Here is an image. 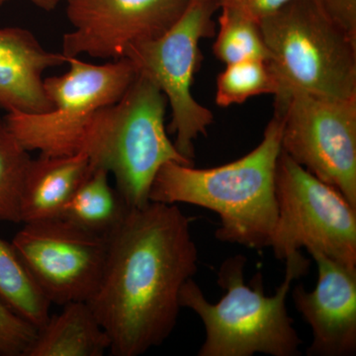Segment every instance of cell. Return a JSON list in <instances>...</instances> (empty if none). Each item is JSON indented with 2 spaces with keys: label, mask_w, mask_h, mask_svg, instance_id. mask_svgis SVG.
Masks as SVG:
<instances>
[{
  "label": "cell",
  "mask_w": 356,
  "mask_h": 356,
  "mask_svg": "<svg viewBox=\"0 0 356 356\" xmlns=\"http://www.w3.org/2000/svg\"><path fill=\"white\" fill-rule=\"evenodd\" d=\"M99 284L88 305L116 356H139L163 344L177 323L180 291L197 271L191 220L177 204L131 208L108 236Z\"/></svg>",
  "instance_id": "1"
},
{
  "label": "cell",
  "mask_w": 356,
  "mask_h": 356,
  "mask_svg": "<svg viewBox=\"0 0 356 356\" xmlns=\"http://www.w3.org/2000/svg\"><path fill=\"white\" fill-rule=\"evenodd\" d=\"M281 135L282 117L274 111L261 144L243 158L203 170L166 163L154 177L149 201L213 211L221 220L218 240L254 250L269 247L278 216L275 170Z\"/></svg>",
  "instance_id": "2"
},
{
  "label": "cell",
  "mask_w": 356,
  "mask_h": 356,
  "mask_svg": "<svg viewBox=\"0 0 356 356\" xmlns=\"http://www.w3.org/2000/svg\"><path fill=\"white\" fill-rule=\"evenodd\" d=\"M245 255L222 262L217 283L226 291L218 303H210L197 283L189 280L180 291V306L197 314L205 327L199 356H271L301 355V339L288 315L286 300L293 281L308 273L310 261L301 252L285 259L282 284L273 296L264 293L261 273L245 283Z\"/></svg>",
  "instance_id": "3"
},
{
  "label": "cell",
  "mask_w": 356,
  "mask_h": 356,
  "mask_svg": "<svg viewBox=\"0 0 356 356\" xmlns=\"http://www.w3.org/2000/svg\"><path fill=\"white\" fill-rule=\"evenodd\" d=\"M166 100L156 83L138 74L119 102L93 114L77 134L72 154H84L95 168L113 175L130 208L149 202L159 168L175 161L193 165L168 138Z\"/></svg>",
  "instance_id": "4"
},
{
  "label": "cell",
  "mask_w": 356,
  "mask_h": 356,
  "mask_svg": "<svg viewBox=\"0 0 356 356\" xmlns=\"http://www.w3.org/2000/svg\"><path fill=\"white\" fill-rule=\"evenodd\" d=\"M259 26L280 84L275 100L294 91L356 97V38L332 20L317 0H293Z\"/></svg>",
  "instance_id": "5"
},
{
  "label": "cell",
  "mask_w": 356,
  "mask_h": 356,
  "mask_svg": "<svg viewBox=\"0 0 356 356\" xmlns=\"http://www.w3.org/2000/svg\"><path fill=\"white\" fill-rule=\"evenodd\" d=\"M278 216L269 248L276 259L306 248L356 268V209L281 149L275 170Z\"/></svg>",
  "instance_id": "6"
},
{
  "label": "cell",
  "mask_w": 356,
  "mask_h": 356,
  "mask_svg": "<svg viewBox=\"0 0 356 356\" xmlns=\"http://www.w3.org/2000/svg\"><path fill=\"white\" fill-rule=\"evenodd\" d=\"M218 9L217 0H189L181 17L170 30L158 38L133 44L125 56L138 74L151 79L163 91L172 108L173 144L192 163L194 142L206 135L214 120L212 112L196 102L191 86L202 60L199 42L214 36L213 16Z\"/></svg>",
  "instance_id": "7"
},
{
  "label": "cell",
  "mask_w": 356,
  "mask_h": 356,
  "mask_svg": "<svg viewBox=\"0 0 356 356\" xmlns=\"http://www.w3.org/2000/svg\"><path fill=\"white\" fill-rule=\"evenodd\" d=\"M69 70L46 77L44 91L51 111L41 114L6 113L10 130L28 152L70 156L72 140L84 123L121 99L138 72L127 58L103 65L67 58Z\"/></svg>",
  "instance_id": "8"
},
{
  "label": "cell",
  "mask_w": 356,
  "mask_h": 356,
  "mask_svg": "<svg viewBox=\"0 0 356 356\" xmlns=\"http://www.w3.org/2000/svg\"><path fill=\"white\" fill-rule=\"evenodd\" d=\"M274 111L282 117L281 149L356 209V97L294 91Z\"/></svg>",
  "instance_id": "9"
},
{
  "label": "cell",
  "mask_w": 356,
  "mask_h": 356,
  "mask_svg": "<svg viewBox=\"0 0 356 356\" xmlns=\"http://www.w3.org/2000/svg\"><path fill=\"white\" fill-rule=\"evenodd\" d=\"M24 224L13 243L49 301H88L102 278L108 236L63 217Z\"/></svg>",
  "instance_id": "10"
},
{
  "label": "cell",
  "mask_w": 356,
  "mask_h": 356,
  "mask_svg": "<svg viewBox=\"0 0 356 356\" xmlns=\"http://www.w3.org/2000/svg\"><path fill=\"white\" fill-rule=\"evenodd\" d=\"M72 31L63 37L67 58H125L133 44L158 38L184 14L189 0H65Z\"/></svg>",
  "instance_id": "11"
},
{
  "label": "cell",
  "mask_w": 356,
  "mask_h": 356,
  "mask_svg": "<svg viewBox=\"0 0 356 356\" xmlns=\"http://www.w3.org/2000/svg\"><path fill=\"white\" fill-rule=\"evenodd\" d=\"M318 267L313 291L293 289L295 308L310 325L309 356H351L356 353V268L332 261L322 252H308Z\"/></svg>",
  "instance_id": "12"
},
{
  "label": "cell",
  "mask_w": 356,
  "mask_h": 356,
  "mask_svg": "<svg viewBox=\"0 0 356 356\" xmlns=\"http://www.w3.org/2000/svg\"><path fill=\"white\" fill-rule=\"evenodd\" d=\"M67 63L64 54L47 50L29 30L0 28V109L6 113L51 111L44 74Z\"/></svg>",
  "instance_id": "13"
},
{
  "label": "cell",
  "mask_w": 356,
  "mask_h": 356,
  "mask_svg": "<svg viewBox=\"0 0 356 356\" xmlns=\"http://www.w3.org/2000/svg\"><path fill=\"white\" fill-rule=\"evenodd\" d=\"M84 154H40L30 163L20 196V222L62 216L65 205L93 170Z\"/></svg>",
  "instance_id": "14"
},
{
  "label": "cell",
  "mask_w": 356,
  "mask_h": 356,
  "mask_svg": "<svg viewBox=\"0 0 356 356\" xmlns=\"http://www.w3.org/2000/svg\"><path fill=\"white\" fill-rule=\"evenodd\" d=\"M110 343L88 302H70L37 330L25 356H102Z\"/></svg>",
  "instance_id": "15"
},
{
  "label": "cell",
  "mask_w": 356,
  "mask_h": 356,
  "mask_svg": "<svg viewBox=\"0 0 356 356\" xmlns=\"http://www.w3.org/2000/svg\"><path fill=\"white\" fill-rule=\"evenodd\" d=\"M109 177L107 170L93 168L65 205L60 217L93 233L111 235L131 208L110 185Z\"/></svg>",
  "instance_id": "16"
},
{
  "label": "cell",
  "mask_w": 356,
  "mask_h": 356,
  "mask_svg": "<svg viewBox=\"0 0 356 356\" xmlns=\"http://www.w3.org/2000/svg\"><path fill=\"white\" fill-rule=\"evenodd\" d=\"M0 299L39 330L50 318L51 302L33 278L13 243L0 238Z\"/></svg>",
  "instance_id": "17"
},
{
  "label": "cell",
  "mask_w": 356,
  "mask_h": 356,
  "mask_svg": "<svg viewBox=\"0 0 356 356\" xmlns=\"http://www.w3.org/2000/svg\"><path fill=\"white\" fill-rule=\"evenodd\" d=\"M219 9V31L213 46L215 56L226 65L245 60H269L270 53L259 23L232 7Z\"/></svg>",
  "instance_id": "18"
},
{
  "label": "cell",
  "mask_w": 356,
  "mask_h": 356,
  "mask_svg": "<svg viewBox=\"0 0 356 356\" xmlns=\"http://www.w3.org/2000/svg\"><path fill=\"white\" fill-rule=\"evenodd\" d=\"M217 79L216 103L221 107L242 104L248 98L273 95L280 84L268 60H245L226 65Z\"/></svg>",
  "instance_id": "19"
},
{
  "label": "cell",
  "mask_w": 356,
  "mask_h": 356,
  "mask_svg": "<svg viewBox=\"0 0 356 356\" xmlns=\"http://www.w3.org/2000/svg\"><path fill=\"white\" fill-rule=\"evenodd\" d=\"M32 159L0 115V220L20 222V196Z\"/></svg>",
  "instance_id": "20"
},
{
  "label": "cell",
  "mask_w": 356,
  "mask_h": 356,
  "mask_svg": "<svg viewBox=\"0 0 356 356\" xmlns=\"http://www.w3.org/2000/svg\"><path fill=\"white\" fill-rule=\"evenodd\" d=\"M37 329L11 311L0 299V356H25Z\"/></svg>",
  "instance_id": "21"
},
{
  "label": "cell",
  "mask_w": 356,
  "mask_h": 356,
  "mask_svg": "<svg viewBox=\"0 0 356 356\" xmlns=\"http://www.w3.org/2000/svg\"><path fill=\"white\" fill-rule=\"evenodd\" d=\"M220 6H229L261 23L293 0H217Z\"/></svg>",
  "instance_id": "22"
},
{
  "label": "cell",
  "mask_w": 356,
  "mask_h": 356,
  "mask_svg": "<svg viewBox=\"0 0 356 356\" xmlns=\"http://www.w3.org/2000/svg\"><path fill=\"white\" fill-rule=\"evenodd\" d=\"M325 13L356 38V0H317Z\"/></svg>",
  "instance_id": "23"
},
{
  "label": "cell",
  "mask_w": 356,
  "mask_h": 356,
  "mask_svg": "<svg viewBox=\"0 0 356 356\" xmlns=\"http://www.w3.org/2000/svg\"><path fill=\"white\" fill-rule=\"evenodd\" d=\"M9 0H0V6L6 4ZM34 6L39 7L40 9L44 11H51L56 8L60 3V0H29Z\"/></svg>",
  "instance_id": "24"
}]
</instances>
